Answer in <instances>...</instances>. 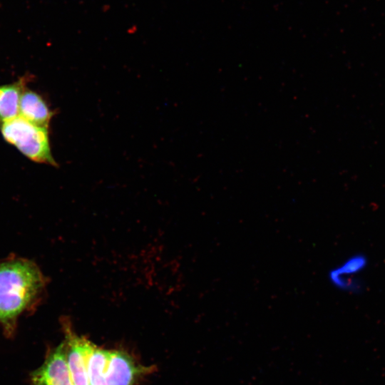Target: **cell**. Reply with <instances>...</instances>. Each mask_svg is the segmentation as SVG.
I'll list each match as a JSON object with an SVG mask.
<instances>
[{"mask_svg":"<svg viewBox=\"0 0 385 385\" xmlns=\"http://www.w3.org/2000/svg\"><path fill=\"white\" fill-rule=\"evenodd\" d=\"M19 115L34 124L48 128L53 112L40 94L26 87L21 96Z\"/></svg>","mask_w":385,"mask_h":385,"instance_id":"8992f818","label":"cell"},{"mask_svg":"<svg viewBox=\"0 0 385 385\" xmlns=\"http://www.w3.org/2000/svg\"><path fill=\"white\" fill-rule=\"evenodd\" d=\"M48 129L19 115L0 123L3 138L25 157L35 163L57 166L51 153Z\"/></svg>","mask_w":385,"mask_h":385,"instance_id":"3957f363","label":"cell"},{"mask_svg":"<svg viewBox=\"0 0 385 385\" xmlns=\"http://www.w3.org/2000/svg\"><path fill=\"white\" fill-rule=\"evenodd\" d=\"M125 351L106 349L92 344L88 357L90 385H135L154 371Z\"/></svg>","mask_w":385,"mask_h":385,"instance_id":"7a4b0ae2","label":"cell"},{"mask_svg":"<svg viewBox=\"0 0 385 385\" xmlns=\"http://www.w3.org/2000/svg\"><path fill=\"white\" fill-rule=\"evenodd\" d=\"M27 82V78L23 77L14 83L0 85V123L19 116L20 99Z\"/></svg>","mask_w":385,"mask_h":385,"instance_id":"52a82bcc","label":"cell"},{"mask_svg":"<svg viewBox=\"0 0 385 385\" xmlns=\"http://www.w3.org/2000/svg\"><path fill=\"white\" fill-rule=\"evenodd\" d=\"M65 334L66 360L73 385H90L88 357L93 342L73 332L68 318L62 320Z\"/></svg>","mask_w":385,"mask_h":385,"instance_id":"277c9868","label":"cell"},{"mask_svg":"<svg viewBox=\"0 0 385 385\" xmlns=\"http://www.w3.org/2000/svg\"><path fill=\"white\" fill-rule=\"evenodd\" d=\"M45 277L32 261L11 258L0 262V321L6 331L43 293Z\"/></svg>","mask_w":385,"mask_h":385,"instance_id":"6da1fadb","label":"cell"},{"mask_svg":"<svg viewBox=\"0 0 385 385\" xmlns=\"http://www.w3.org/2000/svg\"><path fill=\"white\" fill-rule=\"evenodd\" d=\"M31 385H73L64 340L49 351L42 365L31 374Z\"/></svg>","mask_w":385,"mask_h":385,"instance_id":"5b68a950","label":"cell"}]
</instances>
